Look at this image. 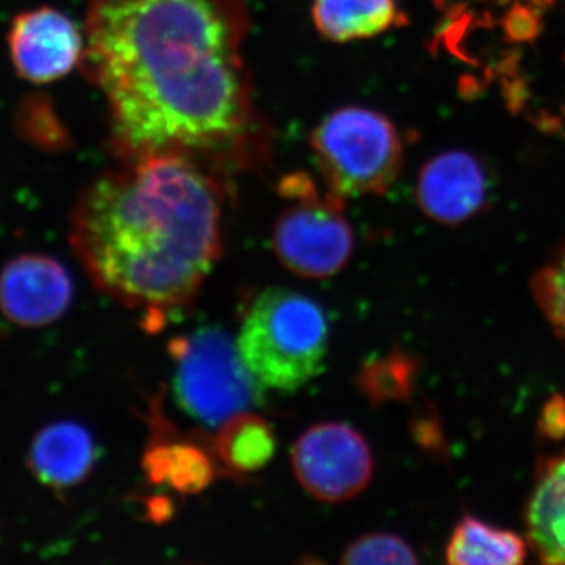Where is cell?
Returning a JSON list of instances; mask_svg holds the SVG:
<instances>
[{
  "instance_id": "1",
  "label": "cell",
  "mask_w": 565,
  "mask_h": 565,
  "mask_svg": "<svg viewBox=\"0 0 565 565\" xmlns=\"http://www.w3.org/2000/svg\"><path fill=\"white\" fill-rule=\"evenodd\" d=\"M243 0H88L82 70L121 161L180 154L226 177L267 154Z\"/></svg>"
},
{
  "instance_id": "2",
  "label": "cell",
  "mask_w": 565,
  "mask_h": 565,
  "mask_svg": "<svg viewBox=\"0 0 565 565\" xmlns=\"http://www.w3.org/2000/svg\"><path fill=\"white\" fill-rule=\"evenodd\" d=\"M223 174L180 154L122 161L93 180L70 217V244L93 286L156 318L189 307L222 255Z\"/></svg>"
},
{
  "instance_id": "3",
  "label": "cell",
  "mask_w": 565,
  "mask_h": 565,
  "mask_svg": "<svg viewBox=\"0 0 565 565\" xmlns=\"http://www.w3.org/2000/svg\"><path fill=\"white\" fill-rule=\"evenodd\" d=\"M236 344L259 388L291 393L321 373L329 321L310 297L270 288L253 300Z\"/></svg>"
},
{
  "instance_id": "4",
  "label": "cell",
  "mask_w": 565,
  "mask_h": 565,
  "mask_svg": "<svg viewBox=\"0 0 565 565\" xmlns=\"http://www.w3.org/2000/svg\"><path fill=\"white\" fill-rule=\"evenodd\" d=\"M323 184L340 199L381 195L403 166V140L381 111L345 106L323 117L310 137Z\"/></svg>"
},
{
  "instance_id": "5",
  "label": "cell",
  "mask_w": 565,
  "mask_h": 565,
  "mask_svg": "<svg viewBox=\"0 0 565 565\" xmlns=\"http://www.w3.org/2000/svg\"><path fill=\"white\" fill-rule=\"evenodd\" d=\"M278 192L288 200L273 233L278 262L289 273L310 280L340 274L351 262L355 245L343 212L344 200L327 188L321 191L305 173L282 178Z\"/></svg>"
},
{
  "instance_id": "6",
  "label": "cell",
  "mask_w": 565,
  "mask_h": 565,
  "mask_svg": "<svg viewBox=\"0 0 565 565\" xmlns=\"http://www.w3.org/2000/svg\"><path fill=\"white\" fill-rule=\"evenodd\" d=\"M174 362L173 388L182 411L206 427H221L259 399V386L232 338L203 327L169 345Z\"/></svg>"
},
{
  "instance_id": "7",
  "label": "cell",
  "mask_w": 565,
  "mask_h": 565,
  "mask_svg": "<svg viewBox=\"0 0 565 565\" xmlns=\"http://www.w3.org/2000/svg\"><path fill=\"white\" fill-rule=\"evenodd\" d=\"M297 481L315 500L344 503L364 492L374 475V456L355 427L327 422L308 427L292 448Z\"/></svg>"
},
{
  "instance_id": "8",
  "label": "cell",
  "mask_w": 565,
  "mask_h": 565,
  "mask_svg": "<svg viewBox=\"0 0 565 565\" xmlns=\"http://www.w3.org/2000/svg\"><path fill=\"white\" fill-rule=\"evenodd\" d=\"M7 43L18 76L32 84H51L68 76L82 62L85 50L79 28L54 7L17 14Z\"/></svg>"
},
{
  "instance_id": "9",
  "label": "cell",
  "mask_w": 565,
  "mask_h": 565,
  "mask_svg": "<svg viewBox=\"0 0 565 565\" xmlns=\"http://www.w3.org/2000/svg\"><path fill=\"white\" fill-rule=\"evenodd\" d=\"M73 296L68 270L52 256L25 253L0 270V311L14 326L41 329L57 322Z\"/></svg>"
},
{
  "instance_id": "10",
  "label": "cell",
  "mask_w": 565,
  "mask_h": 565,
  "mask_svg": "<svg viewBox=\"0 0 565 565\" xmlns=\"http://www.w3.org/2000/svg\"><path fill=\"white\" fill-rule=\"evenodd\" d=\"M416 200L435 222L451 226L470 221L489 200L484 167L470 152H441L419 172Z\"/></svg>"
},
{
  "instance_id": "11",
  "label": "cell",
  "mask_w": 565,
  "mask_h": 565,
  "mask_svg": "<svg viewBox=\"0 0 565 565\" xmlns=\"http://www.w3.org/2000/svg\"><path fill=\"white\" fill-rule=\"evenodd\" d=\"M98 459L95 438L76 422L52 423L32 438L28 468L40 484L68 490L90 476Z\"/></svg>"
},
{
  "instance_id": "12",
  "label": "cell",
  "mask_w": 565,
  "mask_h": 565,
  "mask_svg": "<svg viewBox=\"0 0 565 565\" xmlns=\"http://www.w3.org/2000/svg\"><path fill=\"white\" fill-rule=\"evenodd\" d=\"M527 544L544 564H565V451L537 465L525 511Z\"/></svg>"
},
{
  "instance_id": "13",
  "label": "cell",
  "mask_w": 565,
  "mask_h": 565,
  "mask_svg": "<svg viewBox=\"0 0 565 565\" xmlns=\"http://www.w3.org/2000/svg\"><path fill=\"white\" fill-rule=\"evenodd\" d=\"M214 452L202 444L163 433L152 438L141 457V470L152 486L181 494L202 493L214 482Z\"/></svg>"
},
{
  "instance_id": "14",
  "label": "cell",
  "mask_w": 565,
  "mask_h": 565,
  "mask_svg": "<svg viewBox=\"0 0 565 565\" xmlns=\"http://www.w3.org/2000/svg\"><path fill=\"white\" fill-rule=\"evenodd\" d=\"M311 17L333 43L373 39L403 22L396 0H313Z\"/></svg>"
},
{
  "instance_id": "15",
  "label": "cell",
  "mask_w": 565,
  "mask_h": 565,
  "mask_svg": "<svg viewBox=\"0 0 565 565\" xmlns=\"http://www.w3.org/2000/svg\"><path fill=\"white\" fill-rule=\"evenodd\" d=\"M214 457L230 476H248L263 470L277 449L274 427L263 416L239 414L217 427L212 440Z\"/></svg>"
},
{
  "instance_id": "16",
  "label": "cell",
  "mask_w": 565,
  "mask_h": 565,
  "mask_svg": "<svg viewBox=\"0 0 565 565\" xmlns=\"http://www.w3.org/2000/svg\"><path fill=\"white\" fill-rule=\"evenodd\" d=\"M526 544L514 531L465 515L446 545V561L455 565H512L526 559Z\"/></svg>"
},
{
  "instance_id": "17",
  "label": "cell",
  "mask_w": 565,
  "mask_h": 565,
  "mask_svg": "<svg viewBox=\"0 0 565 565\" xmlns=\"http://www.w3.org/2000/svg\"><path fill=\"white\" fill-rule=\"evenodd\" d=\"M418 363L405 352H392L375 356L363 364L355 384L370 403H404L415 390Z\"/></svg>"
},
{
  "instance_id": "18",
  "label": "cell",
  "mask_w": 565,
  "mask_h": 565,
  "mask_svg": "<svg viewBox=\"0 0 565 565\" xmlns=\"http://www.w3.org/2000/svg\"><path fill=\"white\" fill-rule=\"evenodd\" d=\"M418 555L404 537L393 533H370L345 546L341 564L381 565L416 564Z\"/></svg>"
},
{
  "instance_id": "19",
  "label": "cell",
  "mask_w": 565,
  "mask_h": 565,
  "mask_svg": "<svg viewBox=\"0 0 565 565\" xmlns=\"http://www.w3.org/2000/svg\"><path fill=\"white\" fill-rule=\"evenodd\" d=\"M17 129L25 140L47 150L65 147L68 136L63 129L51 103L40 95H32L17 110Z\"/></svg>"
},
{
  "instance_id": "20",
  "label": "cell",
  "mask_w": 565,
  "mask_h": 565,
  "mask_svg": "<svg viewBox=\"0 0 565 565\" xmlns=\"http://www.w3.org/2000/svg\"><path fill=\"white\" fill-rule=\"evenodd\" d=\"M531 291L550 326L565 341V248L535 274Z\"/></svg>"
},
{
  "instance_id": "21",
  "label": "cell",
  "mask_w": 565,
  "mask_h": 565,
  "mask_svg": "<svg viewBox=\"0 0 565 565\" xmlns=\"http://www.w3.org/2000/svg\"><path fill=\"white\" fill-rule=\"evenodd\" d=\"M503 28L508 39L512 41H533L541 32V21L533 10L525 6H515L509 10L503 21Z\"/></svg>"
},
{
  "instance_id": "22",
  "label": "cell",
  "mask_w": 565,
  "mask_h": 565,
  "mask_svg": "<svg viewBox=\"0 0 565 565\" xmlns=\"http://www.w3.org/2000/svg\"><path fill=\"white\" fill-rule=\"evenodd\" d=\"M539 433L548 440L565 437V396L556 394L542 407Z\"/></svg>"
}]
</instances>
